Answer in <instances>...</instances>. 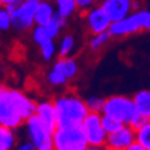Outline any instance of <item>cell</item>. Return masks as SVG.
Wrapping results in <instances>:
<instances>
[{
  "label": "cell",
  "mask_w": 150,
  "mask_h": 150,
  "mask_svg": "<svg viewBox=\"0 0 150 150\" xmlns=\"http://www.w3.org/2000/svg\"><path fill=\"white\" fill-rule=\"evenodd\" d=\"M23 2V0H0L1 6L6 8L8 11L12 12L14 8H16L20 3Z\"/></svg>",
  "instance_id": "83f0119b"
},
{
  "label": "cell",
  "mask_w": 150,
  "mask_h": 150,
  "mask_svg": "<svg viewBox=\"0 0 150 150\" xmlns=\"http://www.w3.org/2000/svg\"><path fill=\"white\" fill-rule=\"evenodd\" d=\"M35 115L53 132L56 130V128L58 127L57 112H56V107L54 101L45 100L41 101L40 103H37V109H36Z\"/></svg>",
  "instance_id": "7c38bea8"
},
{
  "label": "cell",
  "mask_w": 150,
  "mask_h": 150,
  "mask_svg": "<svg viewBox=\"0 0 150 150\" xmlns=\"http://www.w3.org/2000/svg\"><path fill=\"white\" fill-rule=\"evenodd\" d=\"M13 28V20L11 12L2 8L0 11V28L1 30H8Z\"/></svg>",
  "instance_id": "4316f807"
},
{
  "label": "cell",
  "mask_w": 150,
  "mask_h": 150,
  "mask_svg": "<svg viewBox=\"0 0 150 150\" xmlns=\"http://www.w3.org/2000/svg\"><path fill=\"white\" fill-rule=\"evenodd\" d=\"M146 12L147 11H137L131 13L129 16L123 18L121 20L111 23L109 28V34L111 37H125L133 35L144 28Z\"/></svg>",
  "instance_id": "52a82bcc"
},
{
  "label": "cell",
  "mask_w": 150,
  "mask_h": 150,
  "mask_svg": "<svg viewBox=\"0 0 150 150\" xmlns=\"http://www.w3.org/2000/svg\"><path fill=\"white\" fill-rule=\"evenodd\" d=\"M56 6L57 13L66 18L71 17L75 15L79 10L76 0H53Z\"/></svg>",
  "instance_id": "e0dca14e"
},
{
  "label": "cell",
  "mask_w": 150,
  "mask_h": 150,
  "mask_svg": "<svg viewBox=\"0 0 150 150\" xmlns=\"http://www.w3.org/2000/svg\"><path fill=\"white\" fill-rule=\"evenodd\" d=\"M39 48H40V54L41 57L43 58V60L46 61V62H50L56 55V44L53 41V39L47 42L43 43V44L39 45Z\"/></svg>",
  "instance_id": "484cf974"
},
{
  "label": "cell",
  "mask_w": 150,
  "mask_h": 150,
  "mask_svg": "<svg viewBox=\"0 0 150 150\" xmlns=\"http://www.w3.org/2000/svg\"><path fill=\"white\" fill-rule=\"evenodd\" d=\"M138 113L150 120V89L140 90L132 97Z\"/></svg>",
  "instance_id": "9a60e30c"
},
{
  "label": "cell",
  "mask_w": 150,
  "mask_h": 150,
  "mask_svg": "<svg viewBox=\"0 0 150 150\" xmlns=\"http://www.w3.org/2000/svg\"><path fill=\"white\" fill-rule=\"evenodd\" d=\"M85 102L89 112L102 113L104 104H105V99H103L101 97H97V96H93V97L87 98Z\"/></svg>",
  "instance_id": "d4e9b609"
},
{
  "label": "cell",
  "mask_w": 150,
  "mask_h": 150,
  "mask_svg": "<svg viewBox=\"0 0 150 150\" xmlns=\"http://www.w3.org/2000/svg\"><path fill=\"white\" fill-rule=\"evenodd\" d=\"M146 122H147V119L144 118V117L141 115L140 113H138V115L132 119V121H131V123H130L129 125L131 126L134 130H137V129H139V128L142 127Z\"/></svg>",
  "instance_id": "f546056e"
},
{
  "label": "cell",
  "mask_w": 150,
  "mask_h": 150,
  "mask_svg": "<svg viewBox=\"0 0 150 150\" xmlns=\"http://www.w3.org/2000/svg\"><path fill=\"white\" fill-rule=\"evenodd\" d=\"M25 134L28 141L37 147L38 150L53 149V131L44 125L37 115H34L24 123Z\"/></svg>",
  "instance_id": "5b68a950"
},
{
  "label": "cell",
  "mask_w": 150,
  "mask_h": 150,
  "mask_svg": "<svg viewBox=\"0 0 150 150\" xmlns=\"http://www.w3.org/2000/svg\"><path fill=\"white\" fill-rule=\"evenodd\" d=\"M37 103L23 91L2 85L0 89V125L18 129L36 113Z\"/></svg>",
  "instance_id": "6da1fadb"
},
{
  "label": "cell",
  "mask_w": 150,
  "mask_h": 150,
  "mask_svg": "<svg viewBox=\"0 0 150 150\" xmlns=\"http://www.w3.org/2000/svg\"><path fill=\"white\" fill-rule=\"evenodd\" d=\"M110 37H111V36H110L109 32L93 35V37L90 38V40H89V48L93 50V52H97V50H101V48L109 41Z\"/></svg>",
  "instance_id": "7402d4cb"
},
{
  "label": "cell",
  "mask_w": 150,
  "mask_h": 150,
  "mask_svg": "<svg viewBox=\"0 0 150 150\" xmlns=\"http://www.w3.org/2000/svg\"><path fill=\"white\" fill-rule=\"evenodd\" d=\"M84 21L88 32L93 35L108 32L112 20L101 5H93L84 12Z\"/></svg>",
  "instance_id": "9c48e42d"
},
{
  "label": "cell",
  "mask_w": 150,
  "mask_h": 150,
  "mask_svg": "<svg viewBox=\"0 0 150 150\" xmlns=\"http://www.w3.org/2000/svg\"><path fill=\"white\" fill-rule=\"evenodd\" d=\"M38 0H23L17 8L11 12L13 20V28L18 32H26L34 28L36 25L35 16L38 4Z\"/></svg>",
  "instance_id": "8992f818"
},
{
  "label": "cell",
  "mask_w": 150,
  "mask_h": 150,
  "mask_svg": "<svg viewBox=\"0 0 150 150\" xmlns=\"http://www.w3.org/2000/svg\"><path fill=\"white\" fill-rule=\"evenodd\" d=\"M58 126L82 125L89 113L86 102L76 93L69 91L54 99Z\"/></svg>",
  "instance_id": "7a4b0ae2"
},
{
  "label": "cell",
  "mask_w": 150,
  "mask_h": 150,
  "mask_svg": "<svg viewBox=\"0 0 150 150\" xmlns=\"http://www.w3.org/2000/svg\"><path fill=\"white\" fill-rule=\"evenodd\" d=\"M67 19L68 18L60 15L59 13H56V15L53 17V19L46 25V28H47L50 37L53 39L60 35V33L67 24Z\"/></svg>",
  "instance_id": "ac0fdd59"
},
{
  "label": "cell",
  "mask_w": 150,
  "mask_h": 150,
  "mask_svg": "<svg viewBox=\"0 0 150 150\" xmlns=\"http://www.w3.org/2000/svg\"><path fill=\"white\" fill-rule=\"evenodd\" d=\"M32 37L34 42L38 45H41L53 39L50 37L46 26H42V25H35L34 26L32 32Z\"/></svg>",
  "instance_id": "44dd1931"
},
{
  "label": "cell",
  "mask_w": 150,
  "mask_h": 150,
  "mask_svg": "<svg viewBox=\"0 0 150 150\" xmlns=\"http://www.w3.org/2000/svg\"><path fill=\"white\" fill-rule=\"evenodd\" d=\"M56 13H57V10L54 3H52L50 1H40L36 11V25L46 26L56 15Z\"/></svg>",
  "instance_id": "4fadbf2b"
},
{
  "label": "cell",
  "mask_w": 150,
  "mask_h": 150,
  "mask_svg": "<svg viewBox=\"0 0 150 150\" xmlns=\"http://www.w3.org/2000/svg\"><path fill=\"white\" fill-rule=\"evenodd\" d=\"M144 30H150V12H146L145 22H144Z\"/></svg>",
  "instance_id": "d6a6232c"
},
{
  "label": "cell",
  "mask_w": 150,
  "mask_h": 150,
  "mask_svg": "<svg viewBox=\"0 0 150 150\" xmlns=\"http://www.w3.org/2000/svg\"><path fill=\"white\" fill-rule=\"evenodd\" d=\"M38 1H50V0H38Z\"/></svg>",
  "instance_id": "e575fe53"
},
{
  "label": "cell",
  "mask_w": 150,
  "mask_h": 150,
  "mask_svg": "<svg viewBox=\"0 0 150 150\" xmlns=\"http://www.w3.org/2000/svg\"><path fill=\"white\" fill-rule=\"evenodd\" d=\"M135 143V130L130 125H124L121 129L107 135L105 147L107 150H126Z\"/></svg>",
  "instance_id": "30bf717a"
},
{
  "label": "cell",
  "mask_w": 150,
  "mask_h": 150,
  "mask_svg": "<svg viewBox=\"0 0 150 150\" xmlns=\"http://www.w3.org/2000/svg\"><path fill=\"white\" fill-rule=\"evenodd\" d=\"M18 144L15 129L0 126V150H14Z\"/></svg>",
  "instance_id": "2e32d148"
},
{
  "label": "cell",
  "mask_w": 150,
  "mask_h": 150,
  "mask_svg": "<svg viewBox=\"0 0 150 150\" xmlns=\"http://www.w3.org/2000/svg\"><path fill=\"white\" fill-rule=\"evenodd\" d=\"M85 150H107L106 147H100V146H88Z\"/></svg>",
  "instance_id": "836d02e7"
},
{
  "label": "cell",
  "mask_w": 150,
  "mask_h": 150,
  "mask_svg": "<svg viewBox=\"0 0 150 150\" xmlns=\"http://www.w3.org/2000/svg\"><path fill=\"white\" fill-rule=\"evenodd\" d=\"M53 69L57 70L62 75H64L68 80L74 79L77 76L79 66H78L77 61L71 57L59 58L55 62L53 66Z\"/></svg>",
  "instance_id": "5bb4252c"
},
{
  "label": "cell",
  "mask_w": 150,
  "mask_h": 150,
  "mask_svg": "<svg viewBox=\"0 0 150 150\" xmlns=\"http://www.w3.org/2000/svg\"><path fill=\"white\" fill-rule=\"evenodd\" d=\"M133 4L134 0H103L100 5L107 13L112 22H115L133 13Z\"/></svg>",
  "instance_id": "8fae6325"
},
{
  "label": "cell",
  "mask_w": 150,
  "mask_h": 150,
  "mask_svg": "<svg viewBox=\"0 0 150 150\" xmlns=\"http://www.w3.org/2000/svg\"><path fill=\"white\" fill-rule=\"evenodd\" d=\"M48 150H54V149H48Z\"/></svg>",
  "instance_id": "d590c367"
},
{
  "label": "cell",
  "mask_w": 150,
  "mask_h": 150,
  "mask_svg": "<svg viewBox=\"0 0 150 150\" xmlns=\"http://www.w3.org/2000/svg\"><path fill=\"white\" fill-rule=\"evenodd\" d=\"M14 150H38V149L30 141L24 140V141L18 142V144L16 145V147L14 148Z\"/></svg>",
  "instance_id": "f1b7e54d"
},
{
  "label": "cell",
  "mask_w": 150,
  "mask_h": 150,
  "mask_svg": "<svg viewBox=\"0 0 150 150\" xmlns=\"http://www.w3.org/2000/svg\"><path fill=\"white\" fill-rule=\"evenodd\" d=\"M82 127L88 145L105 147L108 134L102 126V113L89 112L83 121Z\"/></svg>",
  "instance_id": "ba28073f"
},
{
  "label": "cell",
  "mask_w": 150,
  "mask_h": 150,
  "mask_svg": "<svg viewBox=\"0 0 150 150\" xmlns=\"http://www.w3.org/2000/svg\"><path fill=\"white\" fill-rule=\"evenodd\" d=\"M46 81H47V83L50 85L54 86V87H59V86L65 85L67 83L68 79L64 75L57 71V70L52 69L46 75Z\"/></svg>",
  "instance_id": "cb8c5ba5"
},
{
  "label": "cell",
  "mask_w": 150,
  "mask_h": 150,
  "mask_svg": "<svg viewBox=\"0 0 150 150\" xmlns=\"http://www.w3.org/2000/svg\"><path fill=\"white\" fill-rule=\"evenodd\" d=\"M76 46V40L73 35H65L61 39L59 48H58V54L60 58L69 57V55L74 52Z\"/></svg>",
  "instance_id": "d6986e66"
},
{
  "label": "cell",
  "mask_w": 150,
  "mask_h": 150,
  "mask_svg": "<svg viewBox=\"0 0 150 150\" xmlns=\"http://www.w3.org/2000/svg\"><path fill=\"white\" fill-rule=\"evenodd\" d=\"M88 146L82 125L58 126L53 133L54 150H85Z\"/></svg>",
  "instance_id": "3957f363"
},
{
  "label": "cell",
  "mask_w": 150,
  "mask_h": 150,
  "mask_svg": "<svg viewBox=\"0 0 150 150\" xmlns=\"http://www.w3.org/2000/svg\"><path fill=\"white\" fill-rule=\"evenodd\" d=\"M102 126L106 131V133L110 134V133H113L115 131H118L119 129H121L124 126V124L112 117L102 115Z\"/></svg>",
  "instance_id": "603a6c76"
},
{
  "label": "cell",
  "mask_w": 150,
  "mask_h": 150,
  "mask_svg": "<svg viewBox=\"0 0 150 150\" xmlns=\"http://www.w3.org/2000/svg\"><path fill=\"white\" fill-rule=\"evenodd\" d=\"M135 142L150 150V120L135 130Z\"/></svg>",
  "instance_id": "ffe728a7"
},
{
  "label": "cell",
  "mask_w": 150,
  "mask_h": 150,
  "mask_svg": "<svg viewBox=\"0 0 150 150\" xmlns=\"http://www.w3.org/2000/svg\"><path fill=\"white\" fill-rule=\"evenodd\" d=\"M102 115L112 117L122 122L124 125H129L132 119L138 115V110L135 108L132 98L115 95L105 99Z\"/></svg>",
  "instance_id": "277c9868"
},
{
  "label": "cell",
  "mask_w": 150,
  "mask_h": 150,
  "mask_svg": "<svg viewBox=\"0 0 150 150\" xmlns=\"http://www.w3.org/2000/svg\"><path fill=\"white\" fill-rule=\"evenodd\" d=\"M76 2H77L79 10L85 12L88 8H93L96 2V0H76Z\"/></svg>",
  "instance_id": "4dcf8cb0"
},
{
  "label": "cell",
  "mask_w": 150,
  "mask_h": 150,
  "mask_svg": "<svg viewBox=\"0 0 150 150\" xmlns=\"http://www.w3.org/2000/svg\"><path fill=\"white\" fill-rule=\"evenodd\" d=\"M126 150H149V149H147V148H145L144 146L141 145V144L135 142V143H133L131 146H129Z\"/></svg>",
  "instance_id": "1f68e13d"
}]
</instances>
